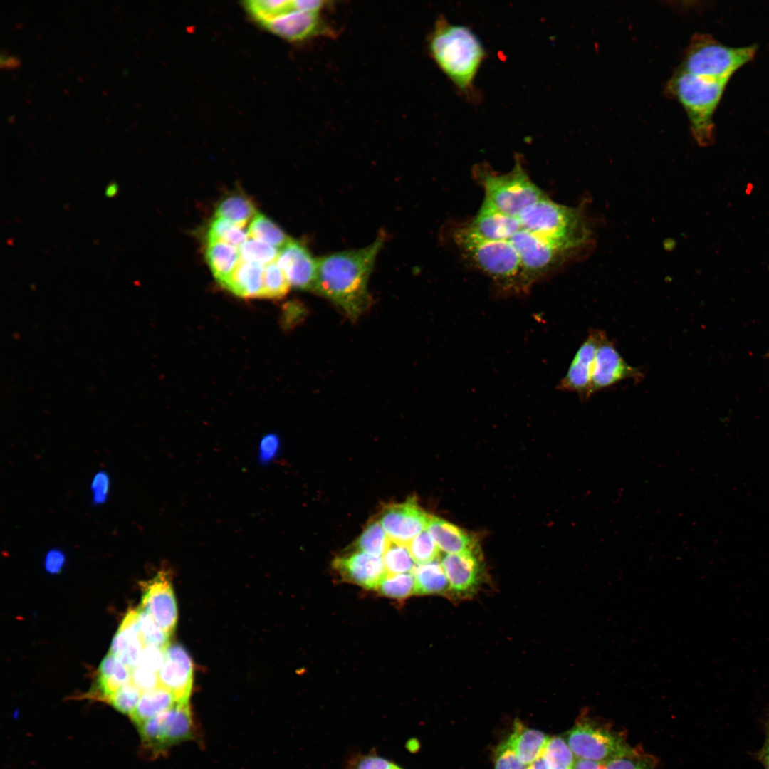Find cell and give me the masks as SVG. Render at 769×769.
I'll return each instance as SVG.
<instances>
[{"label":"cell","mask_w":769,"mask_h":769,"mask_svg":"<svg viewBox=\"0 0 769 769\" xmlns=\"http://www.w3.org/2000/svg\"><path fill=\"white\" fill-rule=\"evenodd\" d=\"M543 755L550 769H572L577 759L565 739L560 736L549 738Z\"/></svg>","instance_id":"35"},{"label":"cell","mask_w":769,"mask_h":769,"mask_svg":"<svg viewBox=\"0 0 769 769\" xmlns=\"http://www.w3.org/2000/svg\"><path fill=\"white\" fill-rule=\"evenodd\" d=\"M248 233L249 238L266 243L278 249L291 239L278 226L261 213H257L252 219Z\"/></svg>","instance_id":"30"},{"label":"cell","mask_w":769,"mask_h":769,"mask_svg":"<svg viewBox=\"0 0 769 769\" xmlns=\"http://www.w3.org/2000/svg\"><path fill=\"white\" fill-rule=\"evenodd\" d=\"M456 244L475 267L506 293H525L527 287L520 256L510 241L484 239L467 226L456 231Z\"/></svg>","instance_id":"4"},{"label":"cell","mask_w":769,"mask_h":769,"mask_svg":"<svg viewBox=\"0 0 769 769\" xmlns=\"http://www.w3.org/2000/svg\"><path fill=\"white\" fill-rule=\"evenodd\" d=\"M416 594L449 595V582L443 567L437 560L417 564L413 568Z\"/></svg>","instance_id":"28"},{"label":"cell","mask_w":769,"mask_h":769,"mask_svg":"<svg viewBox=\"0 0 769 769\" xmlns=\"http://www.w3.org/2000/svg\"><path fill=\"white\" fill-rule=\"evenodd\" d=\"M427 530L439 549L446 554L459 553L476 548L473 538L466 531L438 517L431 516Z\"/></svg>","instance_id":"23"},{"label":"cell","mask_w":769,"mask_h":769,"mask_svg":"<svg viewBox=\"0 0 769 769\" xmlns=\"http://www.w3.org/2000/svg\"><path fill=\"white\" fill-rule=\"evenodd\" d=\"M117 190V187L114 185L109 186L107 189L106 194L108 197L113 196Z\"/></svg>","instance_id":"53"},{"label":"cell","mask_w":769,"mask_h":769,"mask_svg":"<svg viewBox=\"0 0 769 769\" xmlns=\"http://www.w3.org/2000/svg\"><path fill=\"white\" fill-rule=\"evenodd\" d=\"M205 258L214 276L221 286L241 261L239 249L221 241L207 243Z\"/></svg>","instance_id":"27"},{"label":"cell","mask_w":769,"mask_h":769,"mask_svg":"<svg viewBox=\"0 0 769 769\" xmlns=\"http://www.w3.org/2000/svg\"><path fill=\"white\" fill-rule=\"evenodd\" d=\"M549 738L542 731L529 728L516 720L508 741L518 760L528 765L542 754Z\"/></svg>","instance_id":"25"},{"label":"cell","mask_w":769,"mask_h":769,"mask_svg":"<svg viewBox=\"0 0 769 769\" xmlns=\"http://www.w3.org/2000/svg\"><path fill=\"white\" fill-rule=\"evenodd\" d=\"M280 441L275 434H268L263 436L259 444L258 461L262 464H267L275 459L278 453Z\"/></svg>","instance_id":"46"},{"label":"cell","mask_w":769,"mask_h":769,"mask_svg":"<svg viewBox=\"0 0 769 769\" xmlns=\"http://www.w3.org/2000/svg\"><path fill=\"white\" fill-rule=\"evenodd\" d=\"M382 559L387 574L412 572L415 566L407 545L392 541L383 554Z\"/></svg>","instance_id":"36"},{"label":"cell","mask_w":769,"mask_h":769,"mask_svg":"<svg viewBox=\"0 0 769 769\" xmlns=\"http://www.w3.org/2000/svg\"><path fill=\"white\" fill-rule=\"evenodd\" d=\"M276 261L291 286L300 290L313 291L318 262L305 245L291 239L279 249Z\"/></svg>","instance_id":"18"},{"label":"cell","mask_w":769,"mask_h":769,"mask_svg":"<svg viewBox=\"0 0 769 769\" xmlns=\"http://www.w3.org/2000/svg\"><path fill=\"white\" fill-rule=\"evenodd\" d=\"M376 589L384 597L405 599L416 594L415 580L412 572L387 574Z\"/></svg>","instance_id":"33"},{"label":"cell","mask_w":769,"mask_h":769,"mask_svg":"<svg viewBox=\"0 0 769 769\" xmlns=\"http://www.w3.org/2000/svg\"><path fill=\"white\" fill-rule=\"evenodd\" d=\"M193 663L185 648L170 644L158 671L159 685L171 691L178 703H188L193 685Z\"/></svg>","instance_id":"16"},{"label":"cell","mask_w":769,"mask_h":769,"mask_svg":"<svg viewBox=\"0 0 769 769\" xmlns=\"http://www.w3.org/2000/svg\"><path fill=\"white\" fill-rule=\"evenodd\" d=\"M606 769H654L652 763L639 754L614 758L605 763Z\"/></svg>","instance_id":"45"},{"label":"cell","mask_w":769,"mask_h":769,"mask_svg":"<svg viewBox=\"0 0 769 769\" xmlns=\"http://www.w3.org/2000/svg\"><path fill=\"white\" fill-rule=\"evenodd\" d=\"M466 226L480 236L494 241H509L522 229L518 218L500 211L486 199Z\"/></svg>","instance_id":"20"},{"label":"cell","mask_w":769,"mask_h":769,"mask_svg":"<svg viewBox=\"0 0 769 769\" xmlns=\"http://www.w3.org/2000/svg\"><path fill=\"white\" fill-rule=\"evenodd\" d=\"M757 48L756 45L728 46L710 34L697 33L691 36L679 69L706 79L729 81L754 58Z\"/></svg>","instance_id":"6"},{"label":"cell","mask_w":769,"mask_h":769,"mask_svg":"<svg viewBox=\"0 0 769 769\" xmlns=\"http://www.w3.org/2000/svg\"><path fill=\"white\" fill-rule=\"evenodd\" d=\"M409 551L417 564H423L437 560L439 549L427 530L412 540L407 545Z\"/></svg>","instance_id":"39"},{"label":"cell","mask_w":769,"mask_h":769,"mask_svg":"<svg viewBox=\"0 0 769 769\" xmlns=\"http://www.w3.org/2000/svg\"><path fill=\"white\" fill-rule=\"evenodd\" d=\"M494 769H527L518 758L508 739L498 745L494 753Z\"/></svg>","instance_id":"42"},{"label":"cell","mask_w":769,"mask_h":769,"mask_svg":"<svg viewBox=\"0 0 769 769\" xmlns=\"http://www.w3.org/2000/svg\"><path fill=\"white\" fill-rule=\"evenodd\" d=\"M244 6L263 26L295 8L293 0H250L244 2Z\"/></svg>","instance_id":"32"},{"label":"cell","mask_w":769,"mask_h":769,"mask_svg":"<svg viewBox=\"0 0 769 769\" xmlns=\"http://www.w3.org/2000/svg\"><path fill=\"white\" fill-rule=\"evenodd\" d=\"M263 269L259 263L241 260L222 286L236 296L261 298Z\"/></svg>","instance_id":"24"},{"label":"cell","mask_w":769,"mask_h":769,"mask_svg":"<svg viewBox=\"0 0 769 769\" xmlns=\"http://www.w3.org/2000/svg\"><path fill=\"white\" fill-rule=\"evenodd\" d=\"M332 565L344 580L366 589H376L387 575L382 556L359 550L336 557Z\"/></svg>","instance_id":"17"},{"label":"cell","mask_w":769,"mask_h":769,"mask_svg":"<svg viewBox=\"0 0 769 769\" xmlns=\"http://www.w3.org/2000/svg\"><path fill=\"white\" fill-rule=\"evenodd\" d=\"M509 241L521 260L528 290L540 278L580 256L523 229Z\"/></svg>","instance_id":"10"},{"label":"cell","mask_w":769,"mask_h":769,"mask_svg":"<svg viewBox=\"0 0 769 769\" xmlns=\"http://www.w3.org/2000/svg\"><path fill=\"white\" fill-rule=\"evenodd\" d=\"M474 172L484 189V199L511 216L518 218L546 196L530 179L519 157L507 173L497 174L484 165L477 166Z\"/></svg>","instance_id":"7"},{"label":"cell","mask_w":769,"mask_h":769,"mask_svg":"<svg viewBox=\"0 0 769 769\" xmlns=\"http://www.w3.org/2000/svg\"><path fill=\"white\" fill-rule=\"evenodd\" d=\"M137 609L140 634L144 646H155L166 649L170 644V636L162 630L150 614L141 607Z\"/></svg>","instance_id":"37"},{"label":"cell","mask_w":769,"mask_h":769,"mask_svg":"<svg viewBox=\"0 0 769 769\" xmlns=\"http://www.w3.org/2000/svg\"><path fill=\"white\" fill-rule=\"evenodd\" d=\"M391 769H404V768H402V767H401L400 765H399L398 764H397L396 765H394V766L393 768H392Z\"/></svg>","instance_id":"55"},{"label":"cell","mask_w":769,"mask_h":769,"mask_svg":"<svg viewBox=\"0 0 769 769\" xmlns=\"http://www.w3.org/2000/svg\"><path fill=\"white\" fill-rule=\"evenodd\" d=\"M131 682L142 693L159 686L158 674L140 665L132 669Z\"/></svg>","instance_id":"43"},{"label":"cell","mask_w":769,"mask_h":769,"mask_svg":"<svg viewBox=\"0 0 769 769\" xmlns=\"http://www.w3.org/2000/svg\"><path fill=\"white\" fill-rule=\"evenodd\" d=\"M65 562L64 553L58 549H52L47 553L45 557V569L50 574H58L62 570Z\"/></svg>","instance_id":"49"},{"label":"cell","mask_w":769,"mask_h":769,"mask_svg":"<svg viewBox=\"0 0 769 769\" xmlns=\"http://www.w3.org/2000/svg\"><path fill=\"white\" fill-rule=\"evenodd\" d=\"M241 260L266 266L277 260L279 251L266 243L249 238L239 249Z\"/></svg>","instance_id":"38"},{"label":"cell","mask_w":769,"mask_h":769,"mask_svg":"<svg viewBox=\"0 0 769 769\" xmlns=\"http://www.w3.org/2000/svg\"><path fill=\"white\" fill-rule=\"evenodd\" d=\"M14 115H10V116H9V117H8V122H9L10 124H11V123H13V122H14Z\"/></svg>","instance_id":"54"},{"label":"cell","mask_w":769,"mask_h":769,"mask_svg":"<svg viewBox=\"0 0 769 769\" xmlns=\"http://www.w3.org/2000/svg\"><path fill=\"white\" fill-rule=\"evenodd\" d=\"M165 649L155 646H145L137 665L158 674L164 661Z\"/></svg>","instance_id":"44"},{"label":"cell","mask_w":769,"mask_h":769,"mask_svg":"<svg viewBox=\"0 0 769 769\" xmlns=\"http://www.w3.org/2000/svg\"><path fill=\"white\" fill-rule=\"evenodd\" d=\"M144 644L140 634L137 609L126 612L109 650V654L117 657L131 670L137 664Z\"/></svg>","instance_id":"21"},{"label":"cell","mask_w":769,"mask_h":769,"mask_svg":"<svg viewBox=\"0 0 769 769\" xmlns=\"http://www.w3.org/2000/svg\"><path fill=\"white\" fill-rule=\"evenodd\" d=\"M565 741L577 758L607 763L639 753L619 734L588 718H580L567 732Z\"/></svg>","instance_id":"9"},{"label":"cell","mask_w":769,"mask_h":769,"mask_svg":"<svg viewBox=\"0 0 769 769\" xmlns=\"http://www.w3.org/2000/svg\"><path fill=\"white\" fill-rule=\"evenodd\" d=\"M441 564L448 578L451 598L472 597L484 582V568L476 549L459 553L446 554Z\"/></svg>","instance_id":"12"},{"label":"cell","mask_w":769,"mask_h":769,"mask_svg":"<svg viewBox=\"0 0 769 769\" xmlns=\"http://www.w3.org/2000/svg\"><path fill=\"white\" fill-rule=\"evenodd\" d=\"M385 239L381 231L365 247L317 258L313 291L341 308L350 319L357 320L370 307L369 278Z\"/></svg>","instance_id":"1"},{"label":"cell","mask_w":769,"mask_h":769,"mask_svg":"<svg viewBox=\"0 0 769 769\" xmlns=\"http://www.w3.org/2000/svg\"><path fill=\"white\" fill-rule=\"evenodd\" d=\"M137 728L140 738V753L148 760L164 755L172 746L193 740L197 735L189 702L176 703Z\"/></svg>","instance_id":"8"},{"label":"cell","mask_w":769,"mask_h":769,"mask_svg":"<svg viewBox=\"0 0 769 769\" xmlns=\"http://www.w3.org/2000/svg\"><path fill=\"white\" fill-rule=\"evenodd\" d=\"M132 670L117 657L108 654L100 662L96 677L86 697L108 703L122 686L131 681Z\"/></svg>","instance_id":"22"},{"label":"cell","mask_w":769,"mask_h":769,"mask_svg":"<svg viewBox=\"0 0 769 769\" xmlns=\"http://www.w3.org/2000/svg\"><path fill=\"white\" fill-rule=\"evenodd\" d=\"M572 769H606L605 763L577 758Z\"/></svg>","instance_id":"51"},{"label":"cell","mask_w":769,"mask_h":769,"mask_svg":"<svg viewBox=\"0 0 769 769\" xmlns=\"http://www.w3.org/2000/svg\"><path fill=\"white\" fill-rule=\"evenodd\" d=\"M140 607L171 636L177 622V605L169 571L162 570L152 579L141 583Z\"/></svg>","instance_id":"11"},{"label":"cell","mask_w":769,"mask_h":769,"mask_svg":"<svg viewBox=\"0 0 769 769\" xmlns=\"http://www.w3.org/2000/svg\"><path fill=\"white\" fill-rule=\"evenodd\" d=\"M518 219L523 229L580 256L593 246L592 231L580 207L560 204L545 196Z\"/></svg>","instance_id":"3"},{"label":"cell","mask_w":769,"mask_h":769,"mask_svg":"<svg viewBox=\"0 0 769 769\" xmlns=\"http://www.w3.org/2000/svg\"><path fill=\"white\" fill-rule=\"evenodd\" d=\"M291 286L276 261L264 266L261 298L281 299L287 295Z\"/></svg>","instance_id":"34"},{"label":"cell","mask_w":769,"mask_h":769,"mask_svg":"<svg viewBox=\"0 0 769 769\" xmlns=\"http://www.w3.org/2000/svg\"><path fill=\"white\" fill-rule=\"evenodd\" d=\"M644 377L643 370L627 362L605 333L595 355L592 377V395L625 380L641 382Z\"/></svg>","instance_id":"13"},{"label":"cell","mask_w":769,"mask_h":769,"mask_svg":"<svg viewBox=\"0 0 769 769\" xmlns=\"http://www.w3.org/2000/svg\"><path fill=\"white\" fill-rule=\"evenodd\" d=\"M427 49L456 89L468 98H476L475 78L487 53L474 31L441 16L428 36Z\"/></svg>","instance_id":"2"},{"label":"cell","mask_w":769,"mask_h":769,"mask_svg":"<svg viewBox=\"0 0 769 769\" xmlns=\"http://www.w3.org/2000/svg\"><path fill=\"white\" fill-rule=\"evenodd\" d=\"M430 518L414 499L409 498L385 506L378 520L391 541L407 545L427 530Z\"/></svg>","instance_id":"14"},{"label":"cell","mask_w":769,"mask_h":769,"mask_svg":"<svg viewBox=\"0 0 769 769\" xmlns=\"http://www.w3.org/2000/svg\"><path fill=\"white\" fill-rule=\"evenodd\" d=\"M391 540L378 520L368 523L355 543L356 550L382 556Z\"/></svg>","instance_id":"31"},{"label":"cell","mask_w":769,"mask_h":769,"mask_svg":"<svg viewBox=\"0 0 769 769\" xmlns=\"http://www.w3.org/2000/svg\"><path fill=\"white\" fill-rule=\"evenodd\" d=\"M728 82L700 78L678 69L666 85L667 94L683 106L691 135L701 147L715 142L713 115Z\"/></svg>","instance_id":"5"},{"label":"cell","mask_w":769,"mask_h":769,"mask_svg":"<svg viewBox=\"0 0 769 769\" xmlns=\"http://www.w3.org/2000/svg\"><path fill=\"white\" fill-rule=\"evenodd\" d=\"M759 758L761 760L765 768L769 769V732L767 736V738L763 746V748L760 751Z\"/></svg>","instance_id":"52"},{"label":"cell","mask_w":769,"mask_h":769,"mask_svg":"<svg viewBox=\"0 0 769 769\" xmlns=\"http://www.w3.org/2000/svg\"><path fill=\"white\" fill-rule=\"evenodd\" d=\"M605 332L592 328L576 351L565 376L557 386L558 389L576 393L582 402L592 396V377L596 352Z\"/></svg>","instance_id":"15"},{"label":"cell","mask_w":769,"mask_h":769,"mask_svg":"<svg viewBox=\"0 0 769 769\" xmlns=\"http://www.w3.org/2000/svg\"><path fill=\"white\" fill-rule=\"evenodd\" d=\"M142 692L132 682H129L118 689L109 699L108 703L118 712L128 715L135 709Z\"/></svg>","instance_id":"40"},{"label":"cell","mask_w":769,"mask_h":769,"mask_svg":"<svg viewBox=\"0 0 769 769\" xmlns=\"http://www.w3.org/2000/svg\"><path fill=\"white\" fill-rule=\"evenodd\" d=\"M177 703L174 694L159 685L142 693L139 702L130 718L137 727L144 722L168 711Z\"/></svg>","instance_id":"26"},{"label":"cell","mask_w":769,"mask_h":769,"mask_svg":"<svg viewBox=\"0 0 769 769\" xmlns=\"http://www.w3.org/2000/svg\"><path fill=\"white\" fill-rule=\"evenodd\" d=\"M320 13L321 11L300 10L295 6L292 11L268 22L263 26L285 40L302 41L322 33L324 26Z\"/></svg>","instance_id":"19"},{"label":"cell","mask_w":769,"mask_h":769,"mask_svg":"<svg viewBox=\"0 0 769 769\" xmlns=\"http://www.w3.org/2000/svg\"><path fill=\"white\" fill-rule=\"evenodd\" d=\"M91 489L93 493V503L100 504L107 498L109 491V478L107 473L100 471L93 478Z\"/></svg>","instance_id":"48"},{"label":"cell","mask_w":769,"mask_h":769,"mask_svg":"<svg viewBox=\"0 0 769 769\" xmlns=\"http://www.w3.org/2000/svg\"><path fill=\"white\" fill-rule=\"evenodd\" d=\"M235 225L226 219L215 216L211 221L206 234V241H221L226 233Z\"/></svg>","instance_id":"47"},{"label":"cell","mask_w":769,"mask_h":769,"mask_svg":"<svg viewBox=\"0 0 769 769\" xmlns=\"http://www.w3.org/2000/svg\"><path fill=\"white\" fill-rule=\"evenodd\" d=\"M21 65V58L18 56L10 54L4 48L0 50V68L1 70H14Z\"/></svg>","instance_id":"50"},{"label":"cell","mask_w":769,"mask_h":769,"mask_svg":"<svg viewBox=\"0 0 769 769\" xmlns=\"http://www.w3.org/2000/svg\"><path fill=\"white\" fill-rule=\"evenodd\" d=\"M256 214V208L252 201L241 194H234L225 197L219 203L215 211V216L226 219L241 226H245Z\"/></svg>","instance_id":"29"},{"label":"cell","mask_w":769,"mask_h":769,"mask_svg":"<svg viewBox=\"0 0 769 769\" xmlns=\"http://www.w3.org/2000/svg\"><path fill=\"white\" fill-rule=\"evenodd\" d=\"M397 763L377 753H356L349 758L347 769H391Z\"/></svg>","instance_id":"41"}]
</instances>
